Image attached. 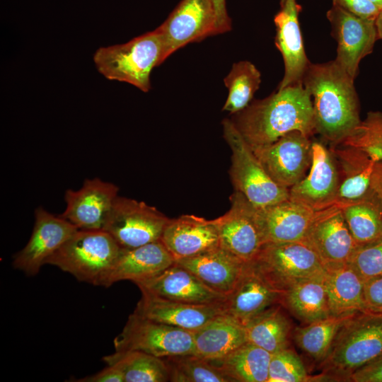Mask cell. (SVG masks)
<instances>
[{
  "instance_id": "cell-26",
  "label": "cell",
  "mask_w": 382,
  "mask_h": 382,
  "mask_svg": "<svg viewBox=\"0 0 382 382\" xmlns=\"http://www.w3.org/2000/svg\"><path fill=\"white\" fill-rule=\"evenodd\" d=\"M175 262L192 272L211 289L227 296L236 286L247 262L219 246Z\"/></svg>"
},
{
  "instance_id": "cell-4",
  "label": "cell",
  "mask_w": 382,
  "mask_h": 382,
  "mask_svg": "<svg viewBox=\"0 0 382 382\" xmlns=\"http://www.w3.org/2000/svg\"><path fill=\"white\" fill-rule=\"evenodd\" d=\"M122 248L104 230L78 229L46 261L80 282L104 286Z\"/></svg>"
},
{
  "instance_id": "cell-11",
  "label": "cell",
  "mask_w": 382,
  "mask_h": 382,
  "mask_svg": "<svg viewBox=\"0 0 382 382\" xmlns=\"http://www.w3.org/2000/svg\"><path fill=\"white\" fill-rule=\"evenodd\" d=\"M230 201L229 210L213 219L219 233L220 246L249 262L265 243L257 219V207L237 191L231 196Z\"/></svg>"
},
{
  "instance_id": "cell-29",
  "label": "cell",
  "mask_w": 382,
  "mask_h": 382,
  "mask_svg": "<svg viewBox=\"0 0 382 382\" xmlns=\"http://www.w3.org/2000/svg\"><path fill=\"white\" fill-rule=\"evenodd\" d=\"M279 304L305 324L332 316L324 274L301 281L285 289Z\"/></svg>"
},
{
  "instance_id": "cell-14",
  "label": "cell",
  "mask_w": 382,
  "mask_h": 382,
  "mask_svg": "<svg viewBox=\"0 0 382 382\" xmlns=\"http://www.w3.org/2000/svg\"><path fill=\"white\" fill-rule=\"evenodd\" d=\"M339 185V171L331 149L321 142L312 141L309 173L289 189V199L319 212L336 204Z\"/></svg>"
},
{
  "instance_id": "cell-39",
  "label": "cell",
  "mask_w": 382,
  "mask_h": 382,
  "mask_svg": "<svg viewBox=\"0 0 382 382\" xmlns=\"http://www.w3.org/2000/svg\"><path fill=\"white\" fill-rule=\"evenodd\" d=\"M348 262L364 282L381 276L382 237L358 245Z\"/></svg>"
},
{
  "instance_id": "cell-45",
  "label": "cell",
  "mask_w": 382,
  "mask_h": 382,
  "mask_svg": "<svg viewBox=\"0 0 382 382\" xmlns=\"http://www.w3.org/2000/svg\"><path fill=\"white\" fill-rule=\"evenodd\" d=\"M372 187L382 202V161L375 164L372 175Z\"/></svg>"
},
{
  "instance_id": "cell-28",
  "label": "cell",
  "mask_w": 382,
  "mask_h": 382,
  "mask_svg": "<svg viewBox=\"0 0 382 382\" xmlns=\"http://www.w3.org/2000/svg\"><path fill=\"white\" fill-rule=\"evenodd\" d=\"M324 282L332 316L368 311L364 282L349 262L325 266Z\"/></svg>"
},
{
  "instance_id": "cell-2",
  "label": "cell",
  "mask_w": 382,
  "mask_h": 382,
  "mask_svg": "<svg viewBox=\"0 0 382 382\" xmlns=\"http://www.w3.org/2000/svg\"><path fill=\"white\" fill-rule=\"evenodd\" d=\"M302 81L311 97L316 132L332 146L341 144L361 122L354 79L333 60L309 63Z\"/></svg>"
},
{
  "instance_id": "cell-25",
  "label": "cell",
  "mask_w": 382,
  "mask_h": 382,
  "mask_svg": "<svg viewBox=\"0 0 382 382\" xmlns=\"http://www.w3.org/2000/svg\"><path fill=\"white\" fill-rule=\"evenodd\" d=\"M161 240L133 248H122L104 283L109 287L122 280L134 284L150 278L175 263Z\"/></svg>"
},
{
  "instance_id": "cell-12",
  "label": "cell",
  "mask_w": 382,
  "mask_h": 382,
  "mask_svg": "<svg viewBox=\"0 0 382 382\" xmlns=\"http://www.w3.org/2000/svg\"><path fill=\"white\" fill-rule=\"evenodd\" d=\"M252 150L272 180L288 190L306 176L311 164L312 141L297 131Z\"/></svg>"
},
{
  "instance_id": "cell-34",
  "label": "cell",
  "mask_w": 382,
  "mask_h": 382,
  "mask_svg": "<svg viewBox=\"0 0 382 382\" xmlns=\"http://www.w3.org/2000/svg\"><path fill=\"white\" fill-rule=\"evenodd\" d=\"M353 315L330 316L297 327L293 332L295 342L311 358L322 362L328 355L340 328Z\"/></svg>"
},
{
  "instance_id": "cell-44",
  "label": "cell",
  "mask_w": 382,
  "mask_h": 382,
  "mask_svg": "<svg viewBox=\"0 0 382 382\" xmlns=\"http://www.w3.org/2000/svg\"><path fill=\"white\" fill-rule=\"evenodd\" d=\"M211 1L215 12L216 33L229 31L231 28V23L226 10V0Z\"/></svg>"
},
{
  "instance_id": "cell-19",
  "label": "cell",
  "mask_w": 382,
  "mask_h": 382,
  "mask_svg": "<svg viewBox=\"0 0 382 382\" xmlns=\"http://www.w3.org/2000/svg\"><path fill=\"white\" fill-rule=\"evenodd\" d=\"M135 284L141 294L183 303L211 304L224 303L226 299L175 262L161 272Z\"/></svg>"
},
{
  "instance_id": "cell-13",
  "label": "cell",
  "mask_w": 382,
  "mask_h": 382,
  "mask_svg": "<svg viewBox=\"0 0 382 382\" xmlns=\"http://www.w3.org/2000/svg\"><path fill=\"white\" fill-rule=\"evenodd\" d=\"M327 17L337 42L335 60L354 80L359 62L372 52L377 40L375 20L361 18L335 4Z\"/></svg>"
},
{
  "instance_id": "cell-10",
  "label": "cell",
  "mask_w": 382,
  "mask_h": 382,
  "mask_svg": "<svg viewBox=\"0 0 382 382\" xmlns=\"http://www.w3.org/2000/svg\"><path fill=\"white\" fill-rule=\"evenodd\" d=\"M162 41L161 63L186 45L216 35L211 0H182L156 28Z\"/></svg>"
},
{
  "instance_id": "cell-20",
  "label": "cell",
  "mask_w": 382,
  "mask_h": 382,
  "mask_svg": "<svg viewBox=\"0 0 382 382\" xmlns=\"http://www.w3.org/2000/svg\"><path fill=\"white\" fill-rule=\"evenodd\" d=\"M224 302L189 303L142 294L134 313L154 321L195 331L216 316L226 313Z\"/></svg>"
},
{
  "instance_id": "cell-18",
  "label": "cell",
  "mask_w": 382,
  "mask_h": 382,
  "mask_svg": "<svg viewBox=\"0 0 382 382\" xmlns=\"http://www.w3.org/2000/svg\"><path fill=\"white\" fill-rule=\"evenodd\" d=\"M283 292L253 261L247 262L236 286L226 296V313L245 325L266 309L279 304Z\"/></svg>"
},
{
  "instance_id": "cell-38",
  "label": "cell",
  "mask_w": 382,
  "mask_h": 382,
  "mask_svg": "<svg viewBox=\"0 0 382 382\" xmlns=\"http://www.w3.org/2000/svg\"><path fill=\"white\" fill-rule=\"evenodd\" d=\"M311 378L300 357L289 347L272 354L267 382H306Z\"/></svg>"
},
{
  "instance_id": "cell-5",
  "label": "cell",
  "mask_w": 382,
  "mask_h": 382,
  "mask_svg": "<svg viewBox=\"0 0 382 382\" xmlns=\"http://www.w3.org/2000/svg\"><path fill=\"white\" fill-rule=\"evenodd\" d=\"M162 50L161 37L156 29L124 44L98 48L93 61L108 79L128 83L147 92L151 71L161 64Z\"/></svg>"
},
{
  "instance_id": "cell-15",
  "label": "cell",
  "mask_w": 382,
  "mask_h": 382,
  "mask_svg": "<svg viewBox=\"0 0 382 382\" xmlns=\"http://www.w3.org/2000/svg\"><path fill=\"white\" fill-rule=\"evenodd\" d=\"M77 230L60 215L37 208L32 234L25 246L14 255L13 267L28 276L36 275L47 260Z\"/></svg>"
},
{
  "instance_id": "cell-3",
  "label": "cell",
  "mask_w": 382,
  "mask_h": 382,
  "mask_svg": "<svg viewBox=\"0 0 382 382\" xmlns=\"http://www.w3.org/2000/svg\"><path fill=\"white\" fill-rule=\"evenodd\" d=\"M382 353V313H355L340 328L321 362L324 379L349 381L351 375Z\"/></svg>"
},
{
  "instance_id": "cell-21",
  "label": "cell",
  "mask_w": 382,
  "mask_h": 382,
  "mask_svg": "<svg viewBox=\"0 0 382 382\" xmlns=\"http://www.w3.org/2000/svg\"><path fill=\"white\" fill-rule=\"evenodd\" d=\"M331 151L340 175L335 205L342 207L376 195L372 187L376 162L367 154L343 144L333 146Z\"/></svg>"
},
{
  "instance_id": "cell-43",
  "label": "cell",
  "mask_w": 382,
  "mask_h": 382,
  "mask_svg": "<svg viewBox=\"0 0 382 382\" xmlns=\"http://www.w3.org/2000/svg\"><path fill=\"white\" fill-rule=\"evenodd\" d=\"M77 382H125L122 372L116 366L107 365L98 373L77 380Z\"/></svg>"
},
{
  "instance_id": "cell-46",
  "label": "cell",
  "mask_w": 382,
  "mask_h": 382,
  "mask_svg": "<svg viewBox=\"0 0 382 382\" xmlns=\"http://www.w3.org/2000/svg\"><path fill=\"white\" fill-rule=\"evenodd\" d=\"M377 39H382V8L375 19Z\"/></svg>"
},
{
  "instance_id": "cell-41",
  "label": "cell",
  "mask_w": 382,
  "mask_h": 382,
  "mask_svg": "<svg viewBox=\"0 0 382 382\" xmlns=\"http://www.w3.org/2000/svg\"><path fill=\"white\" fill-rule=\"evenodd\" d=\"M364 292L367 311L382 313V275L364 282Z\"/></svg>"
},
{
  "instance_id": "cell-1",
  "label": "cell",
  "mask_w": 382,
  "mask_h": 382,
  "mask_svg": "<svg viewBox=\"0 0 382 382\" xmlns=\"http://www.w3.org/2000/svg\"><path fill=\"white\" fill-rule=\"evenodd\" d=\"M230 119L251 149L268 146L285 134L316 133L311 97L302 83L255 100Z\"/></svg>"
},
{
  "instance_id": "cell-47",
  "label": "cell",
  "mask_w": 382,
  "mask_h": 382,
  "mask_svg": "<svg viewBox=\"0 0 382 382\" xmlns=\"http://www.w3.org/2000/svg\"><path fill=\"white\" fill-rule=\"evenodd\" d=\"M379 8H382V0H369Z\"/></svg>"
},
{
  "instance_id": "cell-9",
  "label": "cell",
  "mask_w": 382,
  "mask_h": 382,
  "mask_svg": "<svg viewBox=\"0 0 382 382\" xmlns=\"http://www.w3.org/2000/svg\"><path fill=\"white\" fill-rule=\"evenodd\" d=\"M170 219L144 202L119 197L115 199L103 230L122 248H133L161 240Z\"/></svg>"
},
{
  "instance_id": "cell-23",
  "label": "cell",
  "mask_w": 382,
  "mask_h": 382,
  "mask_svg": "<svg viewBox=\"0 0 382 382\" xmlns=\"http://www.w3.org/2000/svg\"><path fill=\"white\" fill-rule=\"evenodd\" d=\"M300 6L296 0H285L274 17L275 45L282 54L285 71L278 90L302 83L308 66L298 21Z\"/></svg>"
},
{
  "instance_id": "cell-17",
  "label": "cell",
  "mask_w": 382,
  "mask_h": 382,
  "mask_svg": "<svg viewBox=\"0 0 382 382\" xmlns=\"http://www.w3.org/2000/svg\"><path fill=\"white\" fill-rule=\"evenodd\" d=\"M118 187L98 178L86 179L81 188L65 192V210L60 216L78 229L101 230L117 198Z\"/></svg>"
},
{
  "instance_id": "cell-32",
  "label": "cell",
  "mask_w": 382,
  "mask_h": 382,
  "mask_svg": "<svg viewBox=\"0 0 382 382\" xmlns=\"http://www.w3.org/2000/svg\"><path fill=\"white\" fill-rule=\"evenodd\" d=\"M106 365L117 367L125 382L170 381V370L163 358L140 351H115L104 356Z\"/></svg>"
},
{
  "instance_id": "cell-6",
  "label": "cell",
  "mask_w": 382,
  "mask_h": 382,
  "mask_svg": "<svg viewBox=\"0 0 382 382\" xmlns=\"http://www.w3.org/2000/svg\"><path fill=\"white\" fill-rule=\"evenodd\" d=\"M224 137L231 149L229 170L235 191L257 207L289 199V190L274 183L230 119L222 122Z\"/></svg>"
},
{
  "instance_id": "cell-27",
  "label": "cell",
  "mask_w": 382,
  "mask_h": 382,
  "mask_svg": "<svg viewBox=\"0 0 382 382\" xmlns=\"http://www.w3.org/2000/svg\"><path fill=\"white\" fill-rule=\"evenodd\" d=\"M193 339L195 354L207 360L221 359L248 342L245 325L226 313L193 331Z\"/></svg>"
},
{
  "instance_id": "cell-35",
  "label": "cell",
  "mask_w": 382,
  "mask_h": 382,
  "mask_svg": "<svg viewBox=\"0 0 382 382\" xmlns=\"http://www.w3.org/2000/svg\"><path fill=\"white\" fill-rule=\"evenodd\" d=\"M224 82L228 92L223 110L233 115L250 104L259 88L261 76L251 62L240 61L232 66Z\"/></svg>"
},
{
  "instance_id": "cell-36",
  "label": "cell",
  "mask_w": 382,
  "mask_h": 382,
  "mask_svg": "<svg viewBox=\"0 0 382 382\" xmlns=\"http://www.w3.org/2000/svg\"><path fill=\"white\" fill-rule=\"evenodd\" d=\"M173 382H232L219 366L195 354L163 358Z\"/></svg>"
},
{
  "instance_id": "cell-31",
  "label": "cell",
  "mask_w": 382,
  "mask_h": 382,
  "mask_svg": "<svg viewBox=\"0 0 382 382\" xmlns=\"http://www.w3.org/2000/svg\"><path fill=\"white\" fill-rule=\"evenodd\" d=\"M244 325L248 342L271 354L289 347L291 323L281 304L266 309Z\"/></svg>"
},
{
  "instance_id": "cell-16",
  "label": "cell",
  "mask_w": 382,
  "mask_h": 382,
  "mask_svg": "<svg viewBox=\"0 0 382 382\" xmlns=\"http://www.w3.org/2000/svg\"><path fill=\"white\" fill-rule=\"evenodd\" d=\"M302 241L325 267L348 262L358 246L337 205L316 212Z\"/></svg>"
},
{
  "instance_id": "cell-8",
  "label": "cell",
  "mask_w": 382,
  "mask_h": 382,
  "mask_svg": "<svg viewBox=\"0 0 382 382\" xmlns=\"http://www.w3.org/2000/svg\"><path fill=\"white\" fill-rule=\"evenodd\" d=\"M251 261L283 291L297 282L322 275L325 270L315 251L302 241L267 243Z\"/></svg>"
},
{
  "instance_id": "cell-24",
  "label": "cell",
  "mask_w": 382,
  "mask_h": 382,
  "mask_svg": "<svg viewBox=\"0 0 382 382\" xmlns=\"http://www.w3.org/2000/svg\"><path fill=\"white\" fill-rule=\"evenodd\" d=\"M316 212L290 199L257 207V219L265 243L302 241Z\"/></svg>"
},
{
  "instance_id": "cell-37",
  "label": "cell",
  "mask_w": 382,
  "mask_h": 382,
  "mask_svg": "<svg viewBox=\"0 0 382 382\" xmlns=\"http://www.w3.org/2000/svg\"><path fill=\"white\" fill-rule=\"evenodd\" d=\"M340 144L364 151L376 163L382 161V112H369L366 118Z\"/></svg>"
},
{
  "instance_id": "cell-42",
  "label": "cell",
  "mask_w": 382,
  "mask_h": 382,
  "mask_svg": "<svg viewBox=\"0 0 382 382\" xmlns=\"http://www.w3.org/2000/svg\"><path fill=\"white\" fill-rule=\"evenodd\" d=\"M349 381L353 382H382V353L356 370Z\"/></svg>"
},
{
  "instance_id": "cell-33",
  "label": "cell",
  "mask_w": 382,
  "mask_h": 382,
  "mask_svg": "<svg viewBox=\"0 0 382 382\" xmlns=\"http://www.w3.org/2000/svg\"><path fill=\"white\" fill-rule=\"evenodd\" d=\"M340 208L357 245L382 237V202L376 193Z\"/></svg>"
},
{
  "instance_id": "cell-30",
  "label": "cell",
  "mask_w": 382,
  "mask_h": 382,
  "mask_svg": "<svg viewBox=\"0 0 382 382\" xmlns=\"http://www.w3.org/2000/svg\"><path fill=\"white\" fill-rule=\"evenodd\" d=\"M272 354L246 342L225 357L209 360L232 382H267Z\"/></svg>"
},
{
  "instance_id": "cell-40",
  "label": "cell",
  "mask_w": 382,
  "mask_h": 382,
  "mask_svg": "<svg viewBox=\"0 0 382 382\" xmlns=\"http://www.w3.org/2000/svg\"><path fill=\"white\" fill-rule=\"evenodd\" d=\"M332 4L361 18L374 20L381 9L369 0H332Z\"/></svg>"
},
{
  "instance_id": "cell-7",
  "label": "cell",
  "mask_w": 382,
  "mask_h": 382,
  "mask_svg": "<svg viewBox=\"0 0 382 382\" xmlns=\"http://www.w3.org/2000/svg\"><path fill=\"white\" fill-rule=\"evenodd\" d=\"M113 343L115 351H140L161 358L195 354L193 331L154 321L134 312Z\"/></svg>"
},
{
  "instance_id": "cell-22",
  "label": "cell",
  "mask_w": 382,
  "mask_h": 382,
  "mask_svg": "<svg viewBox=\"0 0 382 382\" xmlns=\"http://www.w3.org/2000/svg\"><path fill=\"white\" fill-rule=\"evenodd\" d=\"M161 241L175 260L193 257L220 246L219 233L213 219L189 214L170 219Z\"/></svg>"
},
{
  "instance_id": "cell-48",
  "label": "cell",
  "mask_w": 382,
  "mask_h": 382,
  "mask_svg": "<svg viewBox=\"0 0 382 382\" xmlns=\"http://www.w3.org/2000/svg\"><path fill=\"white\" fill-rule=\"evenodd\" d=\"M285 0H280V4L282 6L284 3Z\"/></svg>"
}]
</instances>
